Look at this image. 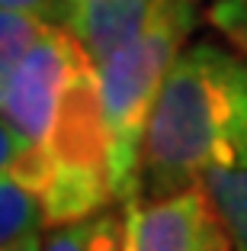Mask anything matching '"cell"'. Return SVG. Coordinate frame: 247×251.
I'll return each instance as SVG.
<instances>
[{"instance_id": "cell-1", "label": "cell", "mask_w": 247, "mask_h": 251, "mask_svg": "<svg viewBox=\"0 0 247 251\" xmlns=\"http://www.w3.org/2000/svg\"><path fill=\"white\" fill-rule=\"evenodd\" d=\"M247 110V61L199 42L174 58L151 110L141 193L174 197L202 184L218 145Z\"/></svg>"}, {"instance_id": "cell-2", "label": "cell", "mask_w": 247, "mask_h": 251, "mask_svg": "<svg viewBox=\"0 0 247 251\" xmlns=\"http://www.w3.org/2000/svg\"><path fill=\"white\" fill-rule=\"evenodd\" d=\"M193 26V0H160L145 29L96 65L109 135V187L122 206L141 197V151L151 110Z\"/></svg>"}, {"instance_id": "cell-3", "label": "cell", "mask_w": 247, "mask_h": 251, "mask_svg": "<svg viewBox=\"0 0 247 251\" xmlns=\"http://www.w3.org/2000/svg\"><path fill=\"white\" fill-rule=\"evenodd\" d=\"M39 151V197L51 229L84 222L112 200L109 187V135L103 119L100 77L93 58H84L67 77L51 126Z\"/></svg>"}, {"instance_id": "cell-4", "label": "cell", "mask_w": 247, "mask_h": 251, "mask_svg": "<svg viewBox=\"0 0 247 251\" xmlns=\"http://www.w3.org/2000/svg\"><path fill=\"white\" fill-rule=\"evenodd\" d=\"M84 58H87V49L71 36V29H65L61 23H48L39 42L29 49V55L20 61V68L10 77L0 113L36 148L48 132L67 77Z\"/></svg>"}, {"instance_id": "cell-5", "label": "cell", "mask_w": 247, "mask_h": 251, "mask_svg": "<svg viewBox=\"0 0 247 251\" xmlns=\"http://www.w3.org/2000/svg\"><path fill=\"white\" fill-rule=\"evenodd\" d=\"M215 219L202 184L160 200L125 203V251H196Z\"/></svg>"}, {"instance_id": "cell-6", "label": "cell", "mask_w": 247, "mask_h": 251, "mask_svg": "<svg viewBox=\"0 0 247 251\" xmlns=\"http://www.w3.org/2000/svg\"><path fill=\"white\" fill-rule=\"evenodd\" d=\"M160 0H61V26L71 29L93 65L129 45L151 23Z\"/></svg>"}, {"instance_id": "cell-7", "label": "cell", "mask_w": 247, "mask_h": 251, "mask_svg": "<svg viewBox=\"0 0 247 251\" xmlns=\"http://www.w3.org/2000/svg\"><path fill=\"white\" fill-rule=\"evenodd\" d=\"M202 190L209 193L212 209L231 238V251H247V110L209 161Z\"/></svg>"}, {"instance_id": "cell-8", "label": "cell", "mask_w": 247, "mask_h": 251, "mask_svg": "<svg viewBox=\"0 0 247 251\" xmlns=\"http://www.w3.org/2000/svg\"><path fill=\"white\" fill-rule=\"evenodd\" d=\"M45 222V206L29 174L13 171L0 177V245L39 232Z\"/></svg>"}, {"instance_id": "cell-9", "label": "cell", "mask_w": 247, "mask_h": 251, "mask_svg": "<svg viewBox=\"0 0 247 251\" xmlns=\"http://www.w3.org/2000/svg\"><path fill=\"white\" fill-rule=\"evenodd\" d=\"M48 20L22 10H0V103L7 97L10 77L20 68V61L29 55V49L39 42Z\"/></svg>"}, {"instance_id": "cell-10", "label": "cell", "mask_w": 247, "mask_h": 251, "mask_svg": "<svg viewBox=\"0 0 247 251\" xmlns=\"http://www.w3.org/2000/svg\"><path fill=\"white\" fill-rule=\"evenodd\" d=\"M13 171L29 174L32 184H36V190H39L42 164H39L36 145H32V142L26 139L3 113H0V177H3V174H13Z\"/></svg>"}, {"instance_id": "cell-11", "label": "cell", "mask_w": 247, "mask_h": 251, "mask_svg": "<svg viewBox=\"0 0 247 251\" xmlns=\"http://www.w3.org/2000/svg\"><path fill=\"white\" fill-rule=\"evenodd\" d=\"M209 23L247 52V0H215L209 7Z\"/></svg>"}, {"instance_id": "cell-12", "label": "cell", "mask_w": 247, "mask_h": 251, "mask_svg": "<svg viewBox=\"0 0 247 251\" xmlns=\"http://www.w3.org/2000/svg\"><path fill=\"white\" fill-rule=\"evenodd\" d=\"M87 251H125V229L119 226V219L112 213L96 216L90 226Z\"/></svg>"}, {"instance_id": "cell-13", "label": "cell", "mask_w": 247, "mask_h": 251, "mask_svg": "<svg viewBox=\"0 0 247 251\" xmlns=\"http://www.w3.org/2000/svg\"><path fill=\"white\" fill-rule=\"evenodd\" d=\"M90 226H93V219L67 222V226H55V232L45 238V248H42V251H87Z\"/></svg>"}, {"instance_id": "cell-14", "label": "cell", "mask_w": 247, "mask_h": 251, "mask_svg": "<svg viewBox=\"0 0 247 251\" xmlns=\"http://www.w3.org/2000/svg\"><path fill=\"white\" fill-rule=\"evenodd\" d=\"M0 10H22L48 23H61V0H0Z\"/></svg>"}, {"instance_id": "cell-15", "label": "cell", "mask_w": 247, "mask_h": 251, "mask_svg": "<svg viewBox=\"0 0 247 251\" xmlns=\"http://www.w3.org/2000/svg\"><path fill=\"white\" fill-rule=\"evenodd\" d=\"M228 245H231V238H228L225 226H222V222H218V216H215V219H212V226L205 229V235L199 238L196 251H228Z\"/></svg>"}, {"instance_id": "cell-16", "label": "cell", "mask_w": 247, "mask_h": 251, "mask_svg": "<svg viewBox=\"0 0 247 251\" xmlns=\"http://www.w3.org/2000/svg\"><path fill=\"white\" fill-rule=\"evenodd\" d=\"M42 248H45V242H42L39 232H29V235L16 238V242H10V245H0V251H42Z\"/></svg>"}]
</instances>
